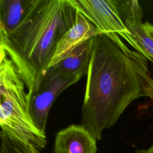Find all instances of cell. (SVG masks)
<instances>
[{"label": "cell", "instance_id": "obj_1", "mask_svg": "<svg viewBox=\"0 0 153 153\" xmlns=\"http://www.w3.org/2000/svg\"><path fill=\"white\" fill-rule=\"evenodd\" d=\"M148 60L117 34L94 37L81 120L97 140L133 101L140 97L153 100V78Z\"/></svg>", "mask_w": 153, "mask_h": 153}, {"label": "cell", "instance_id": "obj_2", "mask_svg": "<svg viewBox=\"0 0 153 153\" xmlns=\"http://www.w3.org/2000/svg\"><path fill=\"white\" fill-rule=\"evenodd\" d=\"M76 13L70 0H33L19 27L8 35L0 34V50L16 66L27 91L33 90L46 73Z\"/></svg>", "mask_w": 153, "mask_h": 153}, {"label": "cell", "instance_id": "obj_3", "mask_svg": "<svg viewBox=\"0 0 153 153\" xmlns=\"http://www.w3.org/2000/svg\"><path fill=\"white\" fill-rule=\"evenodd\" d=\"M26 87L16 66L0 50V126L1 131L32 146L38 152L47 144L27 109Z\"/></svg>", "mask_w": 153, "mask_h": 153}, {"label": "cell", "instance_id": "obj_4", "mask_svg": "<svg viewBox=\"0 0 153 153\" xmlns=\"http://www.w3.org/2000/svg\"><path fill=\"white\" fill-rule=\"evenodd\" d=\"M80 78L66 75L49 68L35 88L27 91L29 115L39 130L45 133L48 115L55 99Z\"/></svg>", "mask_w": 153, "mask_h": 153}, {"label": "cell", "instance_id": "obj_5", "mask_svg": "<svg viewBox=\"0 0 153 153\" xmlns=\"http://www.w3.org/2000/svg\"><path fill=\"white\" fill-rule=\"evenodd\" d=\"M71 4L104 33H115L137 51V45L121 19L114 0H70Z\"/></svg>", "mask_w": 153, "mask_h": 153}, {"label": "cell", "instance_id": "obj_6", "mask_svg": "<svg viewBox=\"0 0 153 153\" xmlns=\"http://www.w3.org/2000/svg\"><path fill=\"white\" fill-rule=\"evenodd\" d=\"M102 33H104L77 11L73 26L59 41L48 68L66 59L80 45Z\"/></svg>", "mask_w": 153, "mask_h": 153}, {"label": "cell", "instance_id": "obj_7", "mask_svg": "<svg viewBox=\"0 0 153 153\" xmlns=\"http://www.w3.org/2000/svg\"><path fill=\"white\" fill-rule=\"evenodd\" d=\"M97 140L83 126L72 124L56 135L55 153H96Z\"/></svg>", "mask_w": 153, "mask_h": 153}, {"label": "cell", "instance_id": "obj_8", "mask_svg": "<svg viewBox=\"0 0 153 153\" xmlns=\"http://www.w3.org/2000/svg\"><path fill=\"white\" fill-rule=\"evenodd\" d=\"M94 44V37L80 45L68 57L50 68L66 75L82 78L87 74Z\"/></svg>", "mask_w": 153, "mask_h": 153}, {"label": "cell", "instance_id": "obj_9", "mask_svg": "<svg viewBox=\"0 0 153 153\" xmlns=\"http://www.w3.org/2000/svg\"><path fill=\"white\" fill-rule=\"evenodd\" d=\"M33 0H0V34L14 32L27 16Z\"/></svg>", "mask_w": 153, "mask_h": 153}, {"label": "cell", "instance_id": "obj_10", "mask_svg": "<svg viewBox=\"0 0 153 153\" xmlns=\"http://www.w3.org/2000/svg\"><path fill=\"white\" fill-rule=\"evenodd\" d=\"M137 45V51L153 63V39L145 29L142 20L124 22Z\"/></svg>", "mask_w": 153, "mask_h": 153}, {"label": "cell", "instance_id": "obj_11", "mask_svg": "<svg viewBox=\"0 0 153 153\" xmlns=\"http://www.w3.org/2000/svg\"><path fill=\"white\" fill-rule=\"evenodd\" d=\"M115 6L123 22L142 20L143 10L136 0H114Z\"/></svg>", "mask_w": 153, "mask_h": 153}, {"label": "cell", "instance_id": "obj_12", "mask_svg": "<svg viewBox=\"0 0 153 153\" xmlns=\"http://www.w3.org/2000/svg\"><path fill=\"white\" fill-rule=\"evenodd\" d=\"M0 153H39L32 146L1 131Z\"/></svg>", "mask_w": 153, "mask_h": 153}, {"label": "cell", "instance_id": "obj_13", "mask_svg": "<svg viewBox=\"0 0 153 153\" xmlns=\"http://www.w3.org/2000/svg\"><path fill=\"white\" fill-rule=\"evenodd\" d=\"M143 26L147 32L149 34V35L152 37L153 39V24H151L150 23L146 22L145 23H143Z\"/></svg>", "mask_w": 153, "mask_h": 153}, {"label": "cell", "instance_id": "obj_14", "mask_svg": "<svg viewBox=\"0 0 153 153\" xmlns=\"http://www.w3.org/2000/svg\"><path fill=\"white\" fill-rule=\"evenodd\" d=\"M137 153H146L144 151H137Z\"/></svg>", "mask_w": 153, "mask_h": 153}]
</instances>
